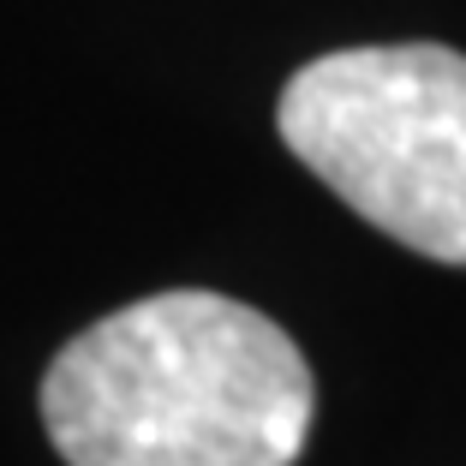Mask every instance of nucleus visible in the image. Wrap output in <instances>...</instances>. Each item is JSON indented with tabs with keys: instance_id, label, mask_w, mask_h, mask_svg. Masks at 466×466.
Here are the masks:
<instances>
[{
	"instance_id": "1",
	"label": "nucleus",
	"mask_w": 466,
	"mask_h": 466,
	"mask_svg": "<svg viewBox=\"0 0 466 466\" xmlns=\"http://www.w3.org/2000/svg\"><path fill=\"white\" fill-rule=\"evenodd\" d=\"M317 383L281 323L179 288L66 341L42 377V419L66 466H293Z\"/></svg>"
},
{
	"instance_id": "2",
	"label": "nucleus",
	"mask_w": 466,
	"mask_h": 466,
	"mask_svg": "<svg viewBox=\"0 0 466 466\" xmlns=\"http://www.w3.org/2000/svg\"><path fill=\"white\" fill-rule=\"evenodd\" d=\"M288 150L370 228L466 263V55L437 42L341 48L281 90Z\"/></svg>"
}]
</instances>
